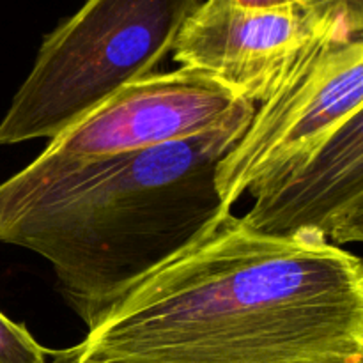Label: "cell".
<instances>
[{
  "label": "cell",
  "mask_w": 363,
  "mask_h": 363,
  "mask_svg": "<svg viewBox=\"0 0 363 363\" xmlns=\"http://www.w3.org/2000/svg\"><path fill=\"white\" fill-rule=\"evenodd\" d=\"M230 2L250 11H298L294 0H230Z\"/></svg>",
  "instance_id": "obj_10"
},
{
  "label": "cell",
  "mask_w": 363,
  "mask_h": 363,
  "mask_svg": "<svg viewBox=\"0 0 363 363\" xmlns=\"http://www.w3.org/2000/svg\"><path fill=\"white\" fill-rule=\"evenodd\" d=\"M52 351L43 347L20 323L0 311V363H48Z\"/></svg>",
  "instance_id": "obj_9"
},
{
  "label": "cell",
  "mask_w": 363,
  "mask_h": 363,
  "mask_svg": "<svg viewBox=\"0 0 363 363\" xmlns=\"http://www.w3.org/2000/svg\"><path fill=\"white\" fill-rule=\"evenodd\" d=\"M254 206L241 220L275 238H311L342 248L363 241V110L305 155L250 188Z\"/></svg>",
  "instance_id": "obj_7"
},
{
  "label": "cell",
  "mask_w": 363,
  "mask_h": 363,
  "mask_svg": "<svg viewBox=\"0 0 363 363\" xmlns=\"http://www.w3.org/2000/svg\"><path fill=\"white\" fill-rule=\"evenodd\" d=\"M201 0H85L45 35L0 121V145L55 138L155 73Z\"/></svg>",
  "instance_id": "obj_3"
},
{
  "label": "cell",
  "mask_w": 363,
  "mask_h": 363,
  "mask_svg": "<svg viewBox=\"0 0 363 363\" xmlns=\"http://www.w3.org/2000/svg\"><path fill=\"white\" fill-rule=\"evenodd\" d=\"M298 11L340 34L362 38L363 0H294Z\"/></svg>",
  "instance_id": "obj_8"
},
{
  "label": "cell",
  "mask_w": 363,
  "mask_h": 363,
  "mask_svg": "<svg viewBox=\"0 0 363 363\" xmlns=\"http://www.w3.org/2000/svg\"><path fill=\"white\" fill-rule=\"evenodd\" d=\"M78 351V363H363V264L225 211L113 301Z\"/></svg>",
  "instance_id": "obj_1"
},
{
  "label": "cell",
  "mask_w": 363,
  "mask_h": 363,
  "mask_svg": "<svg viewBox=\"0 0 363 363\" xmlns=\"http://www.w3.org/2000/svg\"><path fill=\"white\" fill-rule=\"evenodd\" d=\"M363 110V39L333 35L314 46L268 99L216 167L227 209L255 181L305 155Z\"/></svg>",
  "instance_id": "obj_4"
},
{
  "label": "cell",
  "mask_w": 363,
  "mask_h": 363,
  "mask_svg": "<svg viewBox=\"0 0 363 363\" xmlns=\"http://www.w3.org/2000/svg\"><path fill=\"white\" fill-rule=\"evenodd\" d=\"M78 344L60 351H52V362L48 363H78Z\"/></svg>",
  "instance_id": "obj_11"
},
{
  "label": "cell",
  "mask_w": 363,
  "mask_h": 363,
  "mask_svg": "<svg viewBox=\"0 0 363 363\" xmlns=\"http://www.w3.org/2000/svg\"><path fill=\"white\" fill-rule=\"evenodd\" d=\"M333 35L346 34L296 9L250 11L230 0H206L181 27L172 57L257 106L318 43Z\"/></svg>",
  "instance_id": "obj_6"
},
{
  "label": "cell",
  "mask_w": 363,
  "mask_h": 363,
  "mask_svg": "<svg viewBox=\"0 0 363 363\" xmlns=\"http://www.w3.org/2000/svg\"><path fill=\"white\" fill-rule=\"evenodd\" d=\"M245 105L201 71L147 74L48 142L34 165L55 167L145 151L215 130Z\"/></svg>",
  "instance_id": "obj_5"
},
{
  "label": "cell",
  "mask_w": 363,
  "mask_h": 363,
  "mask_svg": "<svg viewBox=\"0 0 363 363\" xmlns=\"http://www.w3.org/2000/svg\"><path fill=\"white\" fill-rule=\"evenodd\" d=\"M255 105L215 130L145 151L27 165L0 183V243L41 255L92 328L138 280L197 240L222 213L216 167Z\"/></svg>",
  "instance_id": "obj_2"
}]
</instances>
